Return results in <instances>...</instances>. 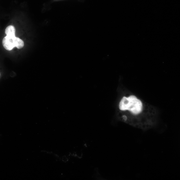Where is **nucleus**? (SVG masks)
<instances>
[{"mask_svg":"<svg viewBox=\"0 0 180 180\" xmlns=\"http://www.w3.org/2000/svg\"><path fill=\"white\" fill-rule=\"evenodd\" d=\"M14 37H11L6 36L2 40V45L5 49L7 50H11L15 47L14 40Z\"/></svg>","mask_w":180,"mask_h":180,"instance_id":"f03ea898","label":"nucleus"},{"mask_svg":"<svg viewBox=\"0 0 180 180\" xmlns=\"http://www.w3.org/2000/svg\"><path fill=\"white\" fill-rule=\"evenodd\" d=\"M16 29L13 25H9L7 27L5 30L6 36L11 37H15Z\"/></svg>","mask_w":180,"mask_h":180,"instance_id":"7ed1b4c3","label":"nucleus"},{"mask_svg":"<svg viewBox=\"0 0 180 180\" xmlns=\"http://www.w3.org/2000/svg\"><path fill=\"white\" fill-rule=\"evenodd\" d=\"M143 105L141 101L135 96L124 97L119 104V109L122 111L128 110L134 114H140L142 111Z\"/></svg>","mask_w":180,"mask_h":180,"instance_id":"f257e3e1","label":"nucleus"},{"mask_svg":"<svg viewBox=\"0 0 180 180\" xmlns=\"http://www.w3.org/2000/svg\"><path fill=\"white\" fill-rule=\"evenodd\" d=\"M14 40L15 47L18 49H21L24 46V43L22 40L18 37H14Z\"/></svg>","mask_w":180,"mask_h":180,"instance_id":"20e7f679","label":"nucleus"}]
</instances>
